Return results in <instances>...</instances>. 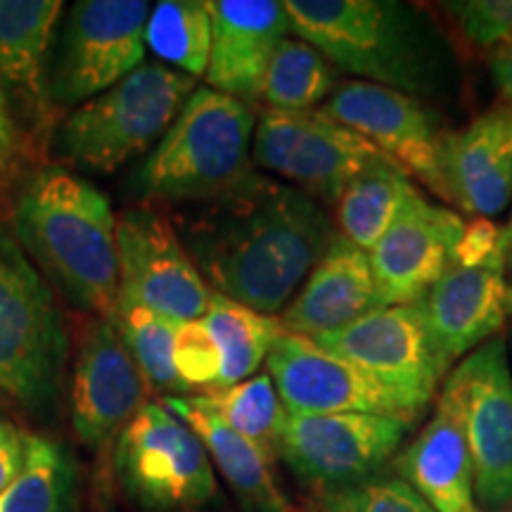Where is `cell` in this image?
Wrapping results in <instances>:
<instances>
[{"label": "cell", "instance_id": "cell-17", "mask_svg": "<svg viewBox=\"0 0 512 512\" xmlns=\"http://www.w3.org/2000/svg\"><path fill=\"white\" fill-rule=\"evenodd\" d=\"M320 112L366 138L437 195L441 133H437L432 114L413 95L361 79L342 81Z\"/></svg>", "mask_w": 512, "mask_h": 512}, {"label": "cell", "instance_id": "cell-35", "mask_svg": "<svg viewBox=\"0 0 512 512\" xmlns=\"http://www.w3.org/2000/svg\"><path fill=\"white\" fill-rule=\"evenodd\" d=\"M510 249L503 242V228L491 219H472L465 223L463 233L456 245V266L460 268H482L494 264H508Z\"/></svg>", "mask_w": 512, "mask_h": 512}, {"label": "cell", "instance_id": "cell-8", "mask_svg": "<svg viewBox=\"0 0 512 512\" xmlns=\"http://www.w3.org/2000/svg\"><path fill=\"white\" fill-rule=\"evenodd\" d=\"M384 162L394 159L320 110L266 107L256 117L252 164L299 185L316 202L337 204L351 181Z\"/></svg>", "mask_w": 512, "mask_h": 512}, {"label": "cell", "instance_id": "cell-20", "mask_svg": "<svg viewBox=\"0 0 512 512\" xmlns=\"http://www.w3.org/2000/svg\"><path fill=\"white\" fill-rule=\"evenodd\" d=\"M211 55L204 79L214 91L254 105L278 43L292 34L278 0H209Z\"/></svg>", "mask_w": 512, "mask_h": 512}, {"label": "cell", "instance_id": "cell-39", "mask_svg": "<svg viewBox=\"0 0 512 512\" xmlns=\"http://www.w3.org/2000/svg\"><path fill=\"white\" fill-rule=\"evenodd\" d=\"M505 278H508V320L512 325V252L508 254V264H505Z\"/></svg>", "mask_w": 512, "mask_h": 512}, {"label": "cell", "instance_id": "cell-23", "mask_svg": "<svg viewBox=\"0 0 512 512\" xmlns=\"http://www.w3.org/2000/svg\"><path fill=\"white\" fill-rule=\"evenodd\" d=\"M396 472L434 512H482L463 430L444 408L399 453Z\"/></svg>", "mask_w": 512, "mask_h": 512}, {"label": "cell", "instance_id": "cell-37", "mask_svg": "<svg viewBox=\"0 0 512 512\" xmlns=\"http://www.w3.org/2000/svg\"><path fill=\"white\" fill-rule=\"evenodd\" d=\"M29 434H24L10 420H0V491L15 482L27 463Z\"/></svg>", "mask_w": 512, "mask_h": 512}, {"label": "cell", "instance_id": "cell-36", "mask_svg": "<svg viewBox=\"0 0 512 512\" xmlns=\"http://www.w3.org/2000/svg\"><path fill=\"white\" fill-rule=\"evenodd\" d=\"M31 157H34V145L17 124L8 91L0 79V188L15 183L29 166Z\"/></svg>", "mask_w": 512, "mask_h": 512}, {"label": "cell", "instance_id": "cell-12", "mask_svg": "<svg viewBox=\"0 0 512 512\" xmlns=\"http://www.w3.org/2000/svg\"><path fill=\"white\" fill-rule=\"evenodd\" d=\"M313 342L373 377L415 415L430 406L444 375L418 304L380 306L349 328Z\"/></svg>", "mask_w": 512, "mask_h": 512}, {"label": "cell", "instance_id": "cell-16", "mask_svg": "<svg viewBox=\"0 0 512 512\" xmlns=\"http://www.w3.org/2000/svg\"><path fill=\"white\" fill-rule=\"evenodd\" d=\"M147 384L110 318H95L76 356L72 422L81 444L102 451L145 406Z\"/></svg>", "mask_w": 512, "mask_h": 512}, {"label": "cell", "instance_id": "cell-38", "mask_svg": "<svg viewBox=\"0 0 512 512\" xmlns=\"http://www.w3.org/2000/svg\"><path fill=\"white\" fill-rule=\"evenodd\" d=\"M489 69L491 76H494L498 93L503 95L505 105L512 107V36L491 48Z\"/></svg>", "mask_w": 512, "mask_h": 512}, {"label": "cell", "instance_id": "cell-3", "mask_svg": "<svg viewBox=\"0 0 512 512\" xmlns=\"http://www.w3.org/2000/svg\"><path fill=\"white\" fill-rule=\"evenodd\" d=\"M290 29L342 72L406 95L437 86V46L418 12L392 0H285Z\"/></svg>", "mask_w": 512, "mask_h": 512}, {"label": "cell", "instance_id": "cell-21", "mask_svg": "<svg viewBox=\"0 0 512 512\" xmlns=\"http://www.w3.org/2000/svg\"><path fill=\"white\" fill-rule=\"evenodd\" d=\"M418 304L444 373L467 351L486 344L508 320L505 266H453Z\"/></svg>", "mask_w": 512, "mask_h": 512}, {"label": "cell", "instance_id": "cell-9", "mask_svg": "<svg viewBox=\"0 0 512 512\" xmlns=\"http://www.w3.org/2000/svg\"><path fill=\"white\" fill-rule=\"evenodd\" d=\"M437 406L463 430L486 508H512V370L501 337L489 339L446 377Z\"/></svg>", "mask_w": 512, "mask_h": 512}, {"label": "cell", "instance_id": "cell-27", "mask_svg": "<svg viewBox=\"0 0 512 512\" xmlns=\"http://www.w3.org/2000/svg\"><path fill=\"white\" fill-rule=\"evenodd\" d=\"M195 396L211 413L219 415L230 430L247 439L268 463L273 465L280 458V441L290 413L275 392L271 375L261 373L233 387L211 389Z\"/></svg>", "mask_w": 512, "mask_h": 512}, {"label": "cell", "instance_id": "cell-5", "mask_svg": "<svg viewBox=\"0 0 512 512\" xmlns=\"http://www.w3.org/2000/svg\"><path fill=\"white\" fill-rule=\"evenodd\" d=\"M192 93V76L143 62L62 121L55 136L57 155L79 169L112 174L169 131Z\"/></svg>", "mask_w": 512, "mask_h": 512}, {"label": "cell", "instance_id": "cell-10", "mask_svg": "<svg viewBox=\"0 0 512 512\" xmlns=\"http://www.w3.org/2000/svg\"><path fill=\"white\" fill-rule=\"evenodd\" d=\"M147 0H81L69 10L50 69L55 110L110 91L145 60Z\"/></svg>", "mask_w": 512, "mask_h": 512}, {"label": "cell", "instance_id": "cell-2", "mask_svg": "<svg viewBox=\"0 0 512 512\" xmlns=\"http://www.w3.org/2000/svg\"><path fill=\"white\" fill-rule=\"evenodd\" d=\"M15 235L67 297L112 318L119 297L117 219L110 200L64 166L27 178L15 202Z\"/></svg>", "mask_w": 512, "mask_h": 512}, {"label": "cell", "instance_id": "cell-29", "mask_svg": "<svg viewBox=\"0 0 512 512\" xmlns=\"http://www.w3.org/2000/svg\"><path fill=\"white\" fill-rule=\"evenodd\" d=\"M110 320L117 325L119 335L124 339L126 349L131 351L147 387L166 396H185L174 363L178 323L159 316L126 294L117 297V306H114Z\"/></svg>", "mask_w": 512, "mask_h": 512}, {"label": "cell", "instance_id": "cell-31", "mask_svg": "<svg viewBox=\"0 0 512 512\" xmlns=\"http://www.w3.org/2000/svg\"><path fill=\"white\" fill-rule=\"evenodd\" d=\"M74 470L60 444L29 434L27 463L8 489L0 491V512H69Z\"/></svg>", "mask_w": 512, "mask_h": 512}, {"label": "cell", "instance_id": "cell-18", "mask_svg": "<svg viewBox=\"0 0 512 512\" xmlns=\"http://www.w3.org/2000/svg\"><path fill=\"white\" fill-rule=\"evenodd\" d=\"M437 197L465 214H501L512 197V107L498 105L465 128L441 133Z\"/></svg>", "mask_w": 512, "mask_h": 512}, {"label": "cell", "instance_id": "cell-1", "mask_svg": "<svg viewBox=\"0 0 512 512\" xmlns=\"http://www.w3.org/2000/svg\"><path fill=\"white\" fill-rule=\"evenodd\" d=\"M185 252L211 292L273 316L335 240L320 202L254 171L176 219Z\"/></svg>", "mask_w": 512, "mask_h": 512}, {"label": "cell", "instance_id": "cell-22", "mask_svg": "<svg viewBox=\"0 0 512 512\" xmlns=\"http://www.w3.org/2000/svg\"><path fill=\"white\" fill-rule=\"evenodd\" d=\"M380 306L368 252L335 235L283 309L280 323L285 330L316 339L349 328Z\"/></svg>", "mask_w": 512, "mask_h": 512}, {"label": "cell", "instance_id": "cell-14", "mask_svg": "<svg viewBox=\"0 0 512 512\" xmlns=\"http://www.w3.org/2000/svg\"><path fill=\"white\" fill-rule=\"evenodd\" d=\"M266 366L290 415L363 413L403 420L408 425H415L420 418L363 370L297 332H280L268 351Z\"/></svg>", "mask_w": 512, "mask_h": 512}, {"label": "cell", "instance_id": "cell-33", "mask_svg": "<svg viewBox=\"0 0 512 512\" xmlns=\"http://www.w3.org/2000/svg\"><path fill=\"white\" fill-rule=\"evenodd\" d=\"M174 363L185 396H192V392L207 394L219 387L223 368L221 349L209 332L207 323H204V318L178 323Z\"/></svg>", "mask_w": 512, "mask_h": 512}, {"label": "cell", "instance_id": "cell-26", "mask_svg": "<svg viewBox=\"0 0 512 512\" xmlns=\"http://www.w3.org/2000/svg\"><path fill=\"white\" fill-rule=\"evenodd\" d=\"M204 323L221 349L223 368L216 389L249 380L264 363L280 332L285 330L280 318L264 316L216 292L211 294Z\"/></svg>", "mask_w": 512, "mask_h": 512}, {"label": "cell", "instance_id": "cell-6", "mask_svg": "<svg viewBox=\"0 0 512 512\" xmlns=\"http://www.w3.org/2000/svg\"><path fill=\"white\" fill-rule=\"evenodd\" d=\"M67 335L53 292L0 223V392L43 408L60 389Z\"/></svg>", "mask_w": 512, "mask_h": 512}, {"label": "cell", "instance_id": "cell-13", "mask_svg": "<svg viewBox=\"0 0 512 512\" xmlns=\"http://www.w3.org/2000/svg\"><path fill=\"white\" fill-rule=\"evenodd\" d=\"M117 259L119 294L136 299L174 323L204 318L214 292L185 252L174 223L157 209L121 211Z\"/></svg>", "mask_w": 512, "mask_h": 512}, {"label": "cell", "instance_id": "cell-41", "mask_svg": "<svg viewBox=\"0 0 512 512\" xmlns=\"http://www.w3.org/2000/svg\"><path fill=\"white\" fill-rule=\"evenodd\" d=\"M510 252H512V249H510Z\"/></svg>", "mask_w": 512, "mask_h": 512}, {"label": "cell", "instance_id": "cell-19", "mask_svg": "<svg viewBox=\"0 0 512 512\" xmlns=\"http://www.w3.org/2000/svg\"><path fill=\"white\" fill-rule=\"evenodd\" d=\"M62 8L60 0H0V79L31 145L55 124L48 50Z\"/></svg>", "mask_w": 512, "mask_h": 512}, {"label": "cell", "instance_id": "cell-34", "mask_svg": "<svg viewBox=\"0 0 512 512\" xmlns=\"http://www.w3.org/2000/svg\"><path fill=\"white\" fill-rule=\"evenodd\" d=\"M444 8L470 46L494 48L512 36V0H458Z\"/></svg>", "mask_w": 512, "mask_h": 512}, {"label": "cell", "instance_id": "cell-24", "mask_svg": "<svg viewBox=\"0 0 512 512\" xmlns=\"http://www.w3.org/2000/svg\"><path fill=\"white\" fill-rule=\"evenodd\" d=\"M162 406L183 420L207 448L211 465L221 470L247 512H297L280 491L273 465L256 448L230 430L219 415L192 396H164Z\"/></svg>", "mask_w": 512, "mask_h": 512}, {"label": "cell", "instance_id": "cell-25", "mask_svg": "<svg viewBox=\"0 0 512 512\" xmlns=\"http://www.w3.org/2000/svg\"><path fill=\"white\" fill-rule=\"evenodd\" d=\"M418 192L408 171L396 162L377 164L347 185L335 204L337 226L351 245L370 252Z\"/></svg>", "mask_w": 512, "mask_h": 512}, {"label": "cell", "instance_id": "cell-40", "mask_svg": "<svg viewBox=\"0 0 512 512\" xmlns=\"http://www.w3.org/2000/svg\"><path fill=\"white\" fill-rule=\"evenodd\" d=\"M503 242L508 245V249H512V221L503 228Z\"/></svg>", "mask_w": 512, "mask_h": 512}, {"label": "cell", "instance_id": "cell-28", "mask_svg": "<svg viewBox=\"0 0 512 512\" xmlns=\"http://www.w3.org/2000/svg\"><path fill=\"white\" fill-rule=\"evenodd\" d=\"M337 88V67L302 38H283L268 62L261 100L268 110L306 112Z\"/></svg>", "mask_w": 512, "mask_h": 512}, {"label": "cell", "instance_id": "cell-15", "mask_svg": "<svg viewBox=\"0 0 512 512\" xmlns=\"http://www.w3.org/2000/svg\"><path fill=\"white\" fill-rule=\"evenodd\" d=\"M465 223L456 211L437 207L415 192L387 233L368 252L382 306L415 304L456 266Z\"/></svg>", "mask_w": 512, "mask_h": 512}, {"label": "cell", "instance_id": "cell-32", "mask_svg": "<svg viewBox=\"0 0 512 512\" xmlns=\"http://www.w3.org/2000/svg\"><path fill=\"white\" fill-rule=\"evenodd\" d=\"M316 512H434L401 477H370L337 491H320Z\"/></svg>", "mask_w": 512, "mask_h": 512}, {"label": "cell", "instance_id": "cell-4", "mask_svg": "<svg viewBox=\"0 0 512 512\" xmlns=\"http://www.w3.org/2000/svg\"><path fill=\"white\" fill-rule=\"evenodd\" d=\"M252 105L197 88L145 159L136 190L147 200L204 202L254 174Z\"/></svg>", "mask_w": 512, "mask_h": 512}, {"label": "cell", "instance_id": "cell-7", "mask_svg": "<svg viewBox=\"0 0 512 512\" xmlns=\"http://www.w3.org/2000/svg\"><path fill=\"white\" fill-rule=\"evenodd\" d=\"M114 467L126 494L155 512H192L216 496V475L195 432L147 401L117 439Z\"/></svg>", "mask_w": 512, "mask_h": 512}, {"label": "cell", "instance_id": "cell-11", "mask_svg": "<svg viewBox=\"0 0 512 512\" xmlns=\"http://www.w3.org/2000/svg\"><path fill=\"white\" fill-rule=\"evenodd\" d=\"M413 425L363 413L287 415L280 458L302 482L337 491L375 477Z\"/></svg>", "mask_w": 512, "mask_h": 512}, {"label": "cell", "instance_id": "cell-30", "mask_svg": "<svg viewBox=\"0 0 512 512\" xmlns=\"http://www.w3.org/2000/svg\"><path fill=\"white\" fill-rule=\"evenodd\" d=\"M145 46L176 72L204 76L211 55L209 0H162L150 12Z\"/></svg>", "mask_w": 512, "mask_h": 512}]
</instances>
